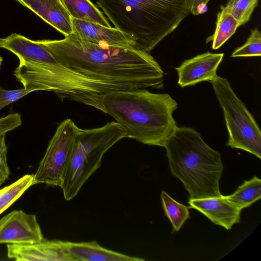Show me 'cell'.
I'll use <instances>...</instances> for the list:
<instances>
[{"mask_svg":"<svg viewBox=\"0 0 261 261\" xmlns=\"http://www.w3.org/2000/svg\"><path fill=\"white\" fill-rule=\"evenodd\" d=\"M258 2V0H228L224 7L238 21L240 27L250 20Z\"/></svg>","mask_w":261,"mask_h":261,"instance_id":"22","label":"cell"},{"mask_svg":"<svg viewBox=\"0 0 261 261\" xmlns=\"http://www.w3.org/2000/svg\"><path fill=\"white\" fill-rule=\"evenodd\" d=\"M16 1H17V0H16Z\"/></svg>","mask_w":261,"mask_h":261,"instance_id":"28","label":"cell"},{"mask_svg":"<svg viewBox=\"0 0 261 261\" xmlns=\"http://www.w3.org/2000/svg\"><path fill=\"white\" fill-rule=\"evenodd\" d=\"M80 129L69 118L60 123L34 174L33 185L61 186Z\"/></svg>","mask_w":261,"mask_h":261,"instance_id":"8","label":"cell"},{"mask_svg":"<svg viewBox=\"0 0 261 261\" xmlns=\"http://www.w3.org/2000/svg\"><path fill=\"white\" fill-rule=\"evenodd\" d=\"M65 37L73 33L72 18L61 0H17Z\"/></svg>","mask_w":261,"mask_h":261,"instance_id":"14","label":"cell"},{"mask_svg":"<svg viewBox=\"0 0 261 261\" xmlns=\"http://www.w3.org/2000/svg\"><path fill=\"white\" fill-rule=\"evenodd\" d=\"M38 91L35 88H21L7 90L0 88V110L30 93Z\"/></svg>","mask_w":261,"mask_h":261,"instance_id":"24","label":"cell"},{"mask_svg":"<svg viewBox=\"0 0 261 261\" xmlns=\"http://www.w3.org/2000/svg\"><path fill=\"white\" fill-rule=\"evenodd\" d=\"M239 27L238 21L224 6H221L220 11L217 14L215 31L213 35L206 38V42H212V49H217L235 33Z\"/></svg>","mask_w":261,"mask_h":261,"instance_id":"18","label":"cell"},{"mask_svg":"<svg viewBox=\"0 0 261 261\" xmlns=\"http://www.w3.org/2000/svg\"><path fill=\"white\" fill-rule=\"evenodd\" d=\"M0 48L15 55L19 60L39 63H50L57 59L38 40L34 41L16 33L0 38Z\"/></svg>","mask_w":261,"mask_h":261,"instance_id":"15","label":"cell"},{"mask_svg":"<svg viewBox=\"0 0 261 261\" xmlns=\"http://www.w3.org/2000/svg\"><path fill=\"white\" fill-rule=\"evenodd\" d=\"M38 41L61 63L90 79L128 90L163 87L164 71L150 53L86 42L72 35Z\"/></svg>","mask_w":261,"mask_h":261,"instance_id":"1","label":"cell"},{"mask_svg":"<svg viewBox=\"0 0 261 261\" xmlns=\"http://www.w3.org/2000/svg\"><path fill=\"white\" fill-rule=\"evenodd\" d=\"M224 57L223 53L206 52L185 60L175 68L178 84L181 87L194 86L203 81H212Z\"/></svg>","mask_w":261,"mask_h":261,"instance_id":"10","label":"cell"},{"mask_svg":"<svg viewBox=\"0 0 261 261\" xmlns=\"http://www.w3.org/2000/svg\"><path fill=\"white\" fill-rule=\"evenodd\" d=\"M105 113L126 130L125 138L141 143L164 147L177 127L173 114L177 103L168 93H154L145 89L118 90L106 94Z\"/></svg>","mask_w":261,"mask_h":261,"instance_id":"2","label":"cell"},{"mask_svg":"<svg viewBox=\"0 0 261 261\" xmlns=\"http://www.w3.org/2000/svg\"><path fill=\"white\" fill-rule=\"evenodd\" d=\"M125 137L126 130L115 121L99 127L81 128L60 187L66 200L73 199L99 168L105 152Z\"/></svg>","mask_w":261,"mask_h":261,"instance_id":"6","label":"cell"},{"mask_svg":"<svg viewBox=\"0 0 261 261\" xmlns=\"http://www.w3.org/2000/svg\"><path fill=\"white\" fill-rule=\"evenodd\" d=\"M115 28L131 37L134 48L150 53L189 14L188 0H97Z\"/></svg>","mask_w":261,"mask_h":261,"instance_id":"3","label":"cell"},{"mask_svg":"<svg viewBox=\"0 0 261 261\" xmlns=\"http://www.w3.org/2000/svg\"><path fill=\"white\" fill-rule=\"evenodd\" d=\"M188 203L190 208L198 211L213 223L227 230L240 222L241 210L228 201L226 196L192 199Z\"/></svg>","mask_w":261,"mask_h":261,"instance_id":"13","label":"cell"},{"mask_svg":"<svg viewBox=\"0 0 261 261\" xmlns=\"http://www.w3.org/2000/svg\"><path fill=\"white\" fill-rule=\"evenodd\" d=\"M13 74L23 88L54 92L62 100L75 101L104 113L102 100L106 94L127 90L90 79L57 60L45 64L19 60Z\"/></svg>","mask_w":261,"mask_h":261,"instance_id":"5","label":"cell"},{"mask_svg":"<svg viewBox=\"0 0 261 261\" xmlns=\"http://www.w3.org/2000/svg\"><path fill=\"white\" fill-rule=\"evenodd\" d=\"M34 174H25L0 189V215L18 199L33 185Z\"/></svg>","mask_w":261,"mask_h":261,"instance_id":"20","label":"cell"},{"mask_svg":"<svg viewBox=\"0 0 261 261\" xmlns=\"http://www.w3.org/2000/svg\"><path fill=\"white\" fill-rule=\"evenodd\" d=\"M72 18L112 27L104 14L91 0H61Z\"/></svg>","mask_w":261,"mask_h":261,"instance_id":"17","label":"cell"},{"mask_svg":"<svg viewBox=\"0 0 261 261\" xmlns=\"http://www.w3.org/2000/svg\"><path fill=\"white\" fill-rule=\"evenodd\" d=\"M7 256L17 261H71L63 241L45 239L33 244H7Z\"/></svg>","mask_w":261,"mask_h":261,"instance_id":"12","label":"cell"},{"mask_svg":"<svg viewBox=\"0 0 261 261\" xmlns=\"http://www.w3.org/2000/svg\"><path fill=\"white\" fill-rule=\"evenodd\" d=\"M161 195L165 214L172 225V232L178 231L189 219L190 207L178 202L164 191H162Z\"/></svg>","mask_w":261,"mask_h":261,"instance_id":"21","label":"cell"},{"mask_svg":"<svg viewBox=\"0 0 261 261\" xmlns=\"http://www.w3.org/2000/svg\"><path fill=\"white\" fill-rule=\"evenodd\" d=\"M210 0H188L189 12L194 15H198L206 12L207 4Z\"/></svg>","mask_w":261,"mask_h":261,"instance_id":"26","label":"cell"},{"mask_svg":"<svg viewBox=\"0 0 261 261\" xmlns=\"http://www.w3.org/2000/svg\"><path fill=\"white\" fill-rule=\"evenodd\" d=\"M22 124L21 115L18 113H10L0 118V134L12 130Z\"/></svg>","mask_w":261,"mask_h":261,"instance_id":"25","label":"cell"},{"mask_svg":"<svg viewBox=\"0 0 261 261\" xmlns=\"http://www.w3.org/2000/svg\"><path fill=\"white\" fill-rule=\"evenodd\" d=\"M172 174L188 192L189 199L219 196L223 170L220 153L192 128L177 127L164 147Z\"/></svg>","mask_w":261,"mask_h":261,"instance_id":"4","label":"cell"},{"mask_svg":"<svg viewBox=\"0 0 261 261\" xmlns=\"http://www.w3.org/2000/svg\"><path fill=\"white\" fill-rule=\"evenodd\" d=\"M2 61H3V58L0 56V70H1V65H2Z\"/></svg>","mask_w":261,"mask_h":261,"instance_id":"27","label":"cell"},{"mask_svg":"<svg viewBox=\"0 0 261 261\" xmlns=\"http://www.w3.org/2000/svg\"><path fill=\"white\" fill-rule=\"evenodd\" d=\"M221 106L228 134L227 146L261 159V132L253 116L226 79L217 75L210 82Z\"/></svg>","mask_w":261,"mask_h":261,"instance_id":"7","label":"cell"},{"mask_svg":"<svg viewBox=\"0 0 261 261\" xmlns=\"http://www.w3.org/2000/svg\"><path fill=\"white\" fill-rule=\"evenodd\" d=\"M261 55V34L256 28L251 30L246 42L236 48L231 57H260Z\"/></svg>","mask_w":261,"mask_h":261,"instance_id":"23","label":"cell"},{"mask_svg":"<svg viewBox=\"0 0 261 261\" xmlns=\"http://www.w3.org/2000/svg\"><path fill=\"white\" fill-rule=\"evenodd\" d=\"M71 261H140L144 259L107 249L96 241L71 242L63 241Z\"/></svg>","mask_w":261,"mask_h":261,"instance_id":"16","label":"cell"},{"mask_svg":"<svg viewBox=\"0 0 261 261\" xmlns=\"http://www.w3.org/2000/svg\"><path fill=\"white\" fill-rule=\"evenodd\" d=\"M72 23L71 35L83 41L102 45L135 47V41L131 37L115 28L74 18Z\"/></svg>","mask_w":261,"mask_h":261,"instance_id":"11","label":"cell"},{"mask_svg":"<svg viewBox=\"0 0 261 261\" xmlns=\"http://www.w3.org/2000/svg\"><path fill=\"white\" fill-rule=\"evenodd\" d=\"M226 197L241 211L249 207L261 197V179L254 176L249 180H244L233 194Z\"/></svg>","mask_w":261,"mask_h":261,"instance_id":"19","label":"cell"},{"mask_svg":"<svg viewBox=\"0 0 261 261\" xmlns=\"http://www.w3.org/2000/svg\"><path fill=\"white\" fill-rule=\"evenodd\" d=\"M44 239L34 214L14 210L0 219V244H33Z\"/></svg>","mask_w":261,"mask_h":261,"instance_id":"9","label":"cell"}]
</instances>
